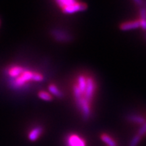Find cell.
<instances>
[{
  "label": "cell",
  "mask_w": 146,
  "mask_h": 146,
  "mask_svg": "<svg viewBox=\"0 0 146 146\" xmlns=\"http://www.w3.org/2000/svg\"><path fill=\"white\" fill-rule=\"evenodd\" d=\"M140 21H146V7L140 9Z\"/></svg>",
  "instance_id": "obj_17"
},
{
  "label": "cell",
  "mask_w": 146,
  "mask_h": 146,
  "mask_svg": "<svg viewBox=\"0 0 146 146\" xmlns=\"http://www.w3.org/2000/svg\"><path fill=\"white\" fill-rule=\"evenodd\" d=\"M24 71H25V69H24L23 67L16 66H13L9 69L8 73L10 76L15 78L16 77H18L19 75H21Z\"/></svg>",
  "instance_id": "obj_9"
},
{
  "label": "cell",
  "mask_w": 146,
  "mask_h": 146,
  "mask_svg": "<svg viewBox=\"0 0 146 146\" xmlns=\"http://www.w3.org/2000/svg\"><path fill=\"white\" fill-rule=\"evenodd\" d=\"M141 137L139 136V135H136L132 138V139L131 140V142L129 143V146H137V145L139 143V142L141 141Z\"/></svg>",
  "instance_id": "obj_16"
},
{
  "label": "cell",
  "mask_w": 146,
  "mask_h": 146,
  "mask_svg": "<svg viewBox=\"0 0 146 146\" xmlns=\"http://www.w3.org/2000/svg\"><path fill=\"white\" fill-rule=\"evenodd\" d=\"M82 113V116L85 120H87L91 115V109L89 102L85 98H82L81 104L78 108Z\"/></svg>",
  "instance_id": "obj_6"
},
{
  "label": "cell",
  "mask_w": 146,
  "mask_h": 146,
  "mask_svg": "<svg viewBox=\"0 0 146 146\" xmlns=\"http://www.w3.org/2000/svg\"><path fill=\"white\" fill-rule=\"evenodd\" d=\"M43 132V129L40 127H37L34 128L33 130H31L29 134V139L31 141H36L38 138L39 137Z\"/></svg>",
  "instance_id": "obj_8"
},
{
  "label": "cell",
  "mask_w": 146,
  "mask_h": 146,
  "mask_svg": "<svg viewBox=\"0 0 146 146\" xmlns=\"http://www.w3.org/2000/svg\"><path fill=\"white\" fill-rule=\"evenodd\" d=\"M134 3H136L137 5H139V6L142 7H146V1H134Z\"/></svg>",
  "instance_id": "obj_19"
},
{
  "label": "cell",
  "mask_w": 146,
  "mask_h": 146,
  "mask_svg": "<svg viewBox=\"0 0 146 146\" xmlns=\"http://www.w3.org/2000/svg\"><path fill=\"white\" fill-rule=\"evenodd\" d=\"M76 85L83 95L87 86V78H85L83 75H80L78 77V85Z\"/></svg>",
  "instance_id": "obj_11"
},
{
  "label": "cell",
  "mask_w": 146,
  "mask_h": 146,
  "mask_svg": "<svg viewBox=\"0 0 146 146\" xmlns=\"http://www.w3.org/2000/svg\"><path fill=\"white\" fill-rule=\"evenodd\" d=\"M35 72H31L30 70H25L21 75L15 78L12 82L13 86L16 87H21L25 85L29 81H34V76Z\"/></svg>",
  "instance_id": "obj_1"
},
{
  "label": "cell",
  "mask_w": 146,
  "mask_h": 146,
  "mask_svg": "<svg viewBox=\"0 0 146 146\" xmlns=\"http://www.w3.org/2000/svg\"><path fill=\"white\" fill-rule=\"evenodd\" d=\"M49 91L52 93V94H54L55 96L58 97V98H62L63 94L61 91L59 90L57 87L55 85H50L49 86Z\"/></svg>",
  "instance_id": "obj_13"
},
{
  "label": "cell",
  "mask_w": 146,
  "mask_h": 146,
  "mask_svg": "<svg viewBox=\"0 0 146 146\" xmlns=\"http://www.w3.org/2000/svg\"><path fill=\"white\" fill-rule=\"evenodd\" d=\"M94 91L95 83L94 80H93V78L91 77L87 78V86L83 96L84 98H85L89 102H90L91 101V100H92Z\"/></svg>",
  "instance_id": "obj_5"
},
{
  "label": "cell",
  "mask_w": 146,
  "mask_h": 146,
  "mask_svg": "<svg viewBox=\"0 0 146 146\" xmlns=\"http://www.w3.org/2000/svg\"><path fill=\"white\" fill-rule=\"evenodd\" d=\"M66 146H86V143L83 138L78 135L70 134L66 138Z\"/></svg>",
  "instance_id": "obj_3"
},
{
  "label": "cell",
  "mask_w": 146,
  "mask_h": 146,
  "mask_svg": "<svg viewBox=\"0 0 146 146\" xmlns=\"http://www.w3.org/2000/svg\"><path fill=\"white\" fill-rule=\"evenodd\" d=\"M87 8V5L84 3H78L77 1H74L72 4L62 8V12L65 14H73L77 12L85 11Z\"/></svg>",
  "instance_id": "obj_2"
},
{
  "label": "cell",
  "mask_w": 146,
  "mask_h": 146,
  "mask_svg": "<svg viewBox=\"0 0 146 146\" xmlns=\"http://www.w3.org/2000/svg\"><path fill=\"white\" fill-rule=\"evenodd\" d=\"M102 140L108 146H116V143L113 139L107 134H102L101 135Z\"/></svg>",
  "instance_id": "obj_12"
},
{
  "label": "cell",
  "mask_w": 146,
  "mask_h": 146,
  "mask_svg": "<svg viewBox=\"0 0 146 146\" xmlns=\"http://www.w3.org/2000/svg\"><path fill=\"white\" fill-rule=\"evenodd\" d=\"M127 119L129 121L132 122V123L139 124V125H143L145 122V119L143 117H142L141 116H138V115H135V114H131L127 116Z\"/></svg>",
  "instance_id": "obj_10"
},
{
  "label": "cell",
  "mask_w": 146,
  "mask_h": 146,
  "mask_svg": "<svg viewBox=\"0 0 146 146\" xmlns=\"http://www.w3.org/2000/svg\"><path fill=\"white\" fill-rule=\"evenodd\" d=\"M54 37L60 42H68L72 40V36L68 33L59 29H55L52 32Z\"/></svg>",
  "instance_id": "obj_4"
},
{
  "label": "cell",
  "mask_w": 146,
  "mask_h": 146,
  "mask_svg": "<svg viewBox=\"0 0 146 146\" xmlns=\"http://www.w3.org/2000/svg\"><path fill=\"white\" fill-rule=\"evenodd\" d=\"M74 1H73V0H58V1H56V3H57L58 6H60V8L62 9L64 7L72 4Z\"/></svg>",
  "instance_id": "obj_14"
},
{
  "label": "cell",
  "mask_w": 146,
  "mask_h": 146,
  "mask_svg": "<svg viewBox=\"0 0 146 146\" xmlns=\"http://www.w3.org/2000/svg\"><path fill=\"white\" fill-rule=\"evenodd\" d=\"M146 133V123L143 124L138 131V135L141 137Z\"/></svg>",
  "instance_id": "obj_18"
},
{
  "label": "cell",
  "mask_w": 146,
  "mask_h": 146,
  "mask_svg": "<svg viewBox=\"0 0 146 146\" xmlns=\"http://www.w3.org/2000/svg\"><path fill=\"white\" fill-rule=\"evenodd\" d=\"M38 96L41 100H45V101H50L52 100V96L46 91H40Z\"/></svg>",
  "instance_id": "obj_15"
},
{
  "label": "cell",
  "mask_w": 146,
  "mask_h": 146,
  "mask_svg": "<svg viewBox=\"0 0 146 146\" xmlns=\"http://www.w3.org/2000/svg\"><path fill=\"white\" fill-rule=\"evenodd\" d=\"M139 27H140L139 20L135 21L127 22V23H124L121 24L120 26V29L122 31H129L133 30V29H138Z\"/></svg>",
  "instance_id": "obj_7"
}]
</instances>
